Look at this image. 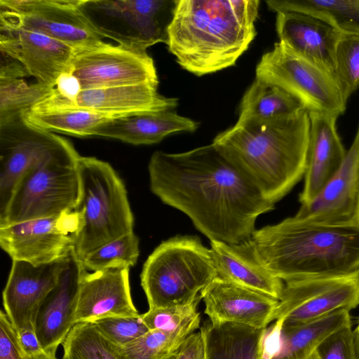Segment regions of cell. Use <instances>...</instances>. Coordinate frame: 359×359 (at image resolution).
I'll list each match as a JSON object with an SVG mask.
<instances>
[{"instance_id":"33","label":"cell","mask_w":359,"mask_h":359,"mask_svg":"<svg viewBox=\"0 0 359 359\" xmlns=\"http://www.w3.org/2000/svg\"><path fill=\"white\" fill-rule=\"evenodd\" d=\"M140 255L139 238L133 231L111 241L88 253L82 260L86 271L129 269Z\"/></svg>"},{"instance_id":"31","label":"cell","mask_w":359,"mask_h":359,"mask_svg":"<svg viewBox=\"0 0 359 359\" xmlns=\"http://www.w3.org/2000/svg\"><path fill=\"white\" fill-rule=\"evenodd\" d=\"M22 118L27 126L37 130L83 137L93 136L97 126L113 118L75 109L48 111L27 110L22 114Z\"/></svg>"},{"instance_id":"28","label":"cell","mask_w":359,"mask_h":359,"mask_svg":"<svg viewBox=\"0 0 359 359\" xmlns=\"http://www.w3.org/2000/svg\"><path fill=\"white\" fill-rule=\"evenodd\" d=\"M302 107L280 86L255 77L243 96L237 123L271 119L291 114Z\"/></svg>"},{"instance_id":"3","label":"cell","mask_w":359,"mask_h":359,"mask_svg":"<svg viewBox=\"0 0 359 359\" xmlns=\"http://www.w3.org/2000/svg\"><path fill=\"white\" fill-rule=\"evenodd\" d=\"M258 0H177L166 45L196 75L235 65L256 36Z\"/></svg>"},{"instance_id":"34","label":"cell","mask_w":359,"mask_h":359,"mask_svg":"<svg viewBox=\"0 0 359 359\" xmlns=\"http://www.w3.org/2000/svg\"><path fill=\"white\" fill-rule=\"evenodd\" d=\"M62 346V359H121L93 323L75 324Z\"/></svg>"},{"instance_id":"38","label":"cell","mask_w":359,"mask_h":359,"mask_svg":"<svg viewBox=\"0 0 359 359\" xmlns=\"http://www.w3.org/2000/svg\"><path fill=\"white\" fill-rule=\"evenodd\" d=\"M316 351L320 359H357L351 325L330 334Z\"/></svg>"},{"instance_id":"17","label":"cell","mask_w":359,"mask_h":359,"mask_svg":"<svg viewBox=\"0 0 359 359\" xmlns=\"http://www.w3.org/2000/svg\"><path fill=\"white\" fill-rule=\"evenodd\" d=\"M212 325L235 323L266 328L276 320L279 300L215 277L201 292Z\"/></svg>"},{"instance_id":"35","label":"cell","mask_w":359,"mask_h":359,"mask_svg":"<svg viewBox=\"0 0 359 359\" xmlns=\"http://www.w3.org/2000/svg\"><path fill=\"white\" fill-rule=\"evenodd\" d=\"M334 76L347 102L359 89V34L341 33L334 52Z\"/></svg>"},{"instance_id":"32","label":"cell","mask_w":359,"mask_h":359,"mask_svg":"<svg viewBox=\"0 0 359 359\" xmlns=\"http://www.w3.org/2000/svg\"><path fill=\"white\" fill-rule=\"evenodd\" d=\"M53 88L22 78H0V126L20 118Z\"/></svg>"},{"instance_id":"2","label":"cell","mask_w":359,"mask_h":359,"mask_svg":"<svg viewBox=\"0 0 359 359\" xmlns=\"http://www.w3.org/2000/svg\"><path fill=\"white\" fill-rule=\"evenodd\" d=\"M310 127L302 107L271 119L236 122L212 142L275 204L304 176Z\"/></svg>"},{"instance_id":"1","label":"cell","mask_w":359,"mask_h":359,"mask_svg":"<svg viewBox=\"0 0 359 359\" xmlns=\"http://www.w3.org/2000/svg\"><path fill=\"white\" fill-rule=\"evenodd\" d=\"M148 171L153 194L187 215L210 241L250 239L257 217L274 209L213 142L181 153L156 151Z\"/></svg>"},{"instance_id":"14","label":"cell","mask_w":359,"mask_h":359,"mask_svg":"<svg viewBox=\"0 0 359 359\" xmlns=\"http://www.w3.org/2000/svg\"><path fill=\"white\" fill-rule=\"evenodd\" d=\"M79 227L74 211L0 227V245L12 260L34 265L66 257L74 249Z\"/></svg>"},{"instance_id":"12","label":"cell","mask_w":359,"mask_h":359,"mask_svg":"<svg viewBox=\"0 0 359 359\" xmlns=\"http://www.w3.org/2000/svg\"><path fill=\"white\" fill-rule=\"evenodd\" d=\"M69 72L81 89L151 84L158 79L154 60L142 50L104 41L76 51Z\"/></svg>"},{"instance_id":"26","label":"cell","mask_w":359,"mask_h":359,"mask_svg":"<svg viewBox=\"0 0 359 359\" xmlns=\"http://www.w3.org/2000/svg\"><path fill=\"white\" fill-rule=\"evenodd\" d=\"M198 123L172 111L145 112L111 118L97 126L93 136L135 145L151 144L179 132H194Z\"/></svg>"},{"instance_id":"20","label":"cell","mask_w":359,"mask_h":359,"mask_svg":"<svg viewBox=\"0 0 359 359\" xmlns=\"http://www.w3.org/2000/svg\"><path fill=\"white\" fill-rule=\"evenodd\" d=\"M129 269H111L83 274L81 280L75 323H94L109 317L140 313L130 292Z\"/></svg>"},{"instance_id":"5","label":"cell","mask_w":359,"mask_h":359,"mask_svg":"<svg viewBox=\"0 0 359 359\" xmlns=\"http://www.w3.org/2000/svg\"><path fill=\"white\" fill-rule=\"evenodd\" d=\"M80 196L74 210L79 218L74 251L88 253L133 231L134 217L126 187L111 165L95 157L79 156Z\"/></svg>"},{"instance_id":"7","label":"cell","mask_w":359,"mask_h":359,"mask_svg":"<svg viewBox=\"0 0 359 359\" xmlns=\"http://www.w3.org/2000/svg\"><path fill=\"white\" fill-rule=\"evenodd\" d=\"M79 156L72 147L30 170L16 187L0 227L74 210L80 196Z\"/></svg>"},{"instance_id":"42","label":"cell","mask_w":359,"mask_h":359,"mask_svg":"<svg viewBox=\"0 0 359 359\" xmlns=\"http://www.w3.org/2000/svg\"><path fill=\"white\" fill-rule=\"evenodd\" d=\"M353 334H354V344H355V347L357 359H359V318H358L357 326H356L355 329L353 330Z\"/></svg>"},{"instance_id":"36","label":"cell","mask_w":359,"mask_h":359,"mask_svg":"<svg viewBox=\"0 0 359 359\" xmlns=\"http://www.w3.org/2000/svg\"><path fill=\"white\" fill-rule=\"evenodd\" d=\"M98 331L112 345L123 346L147 332L149 330L142 314L132 317H109L94 323Z\"/></svg>"},{"instance_id":"27","label":"cell","mask_w":359,"mask_h":359,"mask_svg":"<svg viewBox=\"0 0 359 359\" xmlns=\"http://www.w3.org/2000/svg\"><path fill=\"white\" fill-rule=\"evenodd\" d=\"M206 359H267L268 327L225 323L202 326Z\"/></svg>"},{"instance_id":"6","label":"cell","mask_w":359,"mask_h":359,"mask_svg":"<svg viewBox=\"0 0 359 359\" xmlns=\"http://www.w3.org/2000/svg\"><path fill=\"white\" fill-rule=\"evenodd\" d=\"M215 277L210 249L198 236H176L148 257L140 280L149 309H156L194 302Z\"/></svg>"},{"instance_id":"40","label":"cell","mask_w":359,"mask_h":359,"mask_svg":"<svg viewBox=\"0 0 359 359\" xmlns=\"http://www.w3.org/2000/svg\"><path fill=\"white\" fill-rule=\"evenodd\" d=\"M173 359H206V349L201 328L184 340Z\"/></svg>"},{"instance_id":"44","label":"cell","mask_w":359,"mask_h":359,"mask_svg":"<svg viewBox=\"0 0 359 359\" xmlns=\"http://www.w3.org/2000/svg\"><path fill=\"white\" fill-rule=\"evenodd\" d=\"M305 359H320L316 351H315L313 353H312L310 355L306 357Z\"/></svg>"},{"instance_id":"30","label":"cell","mask_w":359,"mask_h":359,"mask_svg":"<svg viewBox=\"0 0 359 359\" xmlns=\"http://www.w3.org/2000/svg\"><path fill=\"white\" fill-rule=\"evenodd\" d=\"M276 13L297 11L318 17L341 32L359 34V0H269Z\"/></svg>"},{"instance_id":"9","label":"cell","mask_w":359,"mask_h":359,"mask_svg":"<svg viewBox=\"0 0 359 359\" xmlns=\"http://www.w3.org/2000/svg\"><path fill=\"white\" fill-rule=\"evenodd\" d=\"M255 73L256 78L284 89L309 112L339 117L345 111L347 102L334 75L297 55L280 41L262 55Z\"/></svg>"},{"instance_id":"25","label":"cell","mask_w":359,"mask_h":359,"mask_svg":"<svg viewBox=\"0 0 359 359\" xmlns=\"http://www.w3.org/2000/svg\"><path fill=\"white\" fill-rule=\"evenodd\" d=\"M351 325L349 311L346 309L294 327H283L276 320L269 329L268 359H305L330 334Z\"/></svg>"},{"instance_id":"11","label":"cell","mask_w":359,"mask_h":359,"mask_svg":"<svg viewBox=\"0 0 359 359\" xmlns=\"http://www.w3.org/2000/svg\"><path fill=\"white\" fill-rule=\"evenodd\" d=\"M359 305V269L344 275L284 282L276 321L297 326Z\"/></svg>"},{"instance_id":"37","label":"cell","mask_w":359,"mask_h":359,"mask_svg":"<svg viewBox=\"0 0 359 359\" xmlns=\"http://www.w3.org/2000/svg\"><path fill=\"white\" fill-rule=\"evenodd\" d=\"M201 300V297L185 305L149 309L142 314L143 321L149 330H173L200 313L197 307Z\"/></svg>"},{"instance_id":"8","label":"cell","mask_w":359,"mask_h":359,"mask_svg":"<svg viewBox=\"0 0 359 359\" xmlns=\"http://www.w3.org/2000/svg\"><path fill=\"white\" fill-rule=\"evenodd\" d=\"M177 0H80L79 8L95 31L118 45L147 50L168 41Z\"/></svg>"},{"instance_id":"24","label":"cell","mask_w":359,"mask_h":359,"mask_svg":"<svg viewBox=\"0 0 359 359\" xmlns=\"http://www.w3.org/2000/svg\"><path fill=\"white\" fill-rule=\"evenodd\" d=\"M157 88L151 84H137L82 90L75 109L111 118L175 109L177 99L161 95Z\"/></svg>"},{"instance_id":"10","label":"cell","mask_w":359,"mask_h":359,"mask_svg":"<svg viewBox=\"0 0 359 359\" xmlns=\"http://www.w3.org/2000/svg\"><path fill=\"white\" fill-rule=\"evenodd\" d=\"M80 0H0V28L35 32L76 50L102 43L79 8Z\"/></svg>"},{"instance_id":"22","label":"cell","mask_w":359,"mask_h":359,"mask_svg":"<svg viewBox=\"0 0 359 359\" xmlns=\"http://www.w3.org/2000/svg\"><path fill=\"white\" fill-rule=\"evenodd\" d=\"M311 127L304 183L299 201H311L342 163L346 151L337 129L338 116L309 112Z\"/></svg>"},{"instance_id":"18","label":"cell","mask_w":359,"mask_h":359,"mask_svg":"<svg viewBox=\"0 0 359 359\" xmlns=\"http://www.w3.org/2000/svg\"><path fill=\"white\" fill-rule=\"evenodd\" d=\"M1 53L15 60L36 83L54 88L69 72L77 50L46 35L25 29L1 28Z\"/></svg>"},{"instance_id":"29","label":"cell","mask_w":359,"mask_h":359,"mask_svg":"<svg viewBox=\"0 0 359 359\" xmlns=\"http://www.w3.org/2000/svg\"><path fill=\"white\" fill-rule=\"evenodd\" d=\"M200 323L199 313L173 330H149L123 346H113L121 359H173L187 337L201 328Z\"/></svg>"},{"instance_id":"43","label":"cell","mask_w":359,"mask_h":359,"mask_svg":"<svg viewBox=\"0 0 359 359\" xmlns=\"http://www.w3.org/2000/svg\"><path fill=\"white\" fill-rule=\"evenodd\" d=\"M27 359H57V358H56V355L48 353H46L45 351H43L42 353H41L38 355L27 357Z\"/></svg>"},{"instance_id":"23","label":"cell","mask_w":359,"mask_h":359,"mask_svg":"<svg viewBox=\"0 0 359 359\" xmlns=\"http://www.w3.org/2000/svg\"><path fill=\"white\" fill-rule=\"evenodd\" d=\"M251 238L237 244L210 241L217 277L279 300L284 282L259 261Z\"/></svg>"},{"instance_id":"21","label":"cell","mask_w":359,"mask_h":359,"mask_svg":"<svg viewBox=\"0 0 359 359\" xmlns=\"http://www.w3.org/2000/svg\"><path fill=\"white\" fill-rule=\"evenodd\" d=\"M276 27L280 42L334 75V56L341 31L318 17L297 11L278 13Z\"/></svg>"},{"instance_id":"13","label":"cell","mask_w":359,"mask_h":359,"mask_svg":"<svg viewBox=\"0 0 359 359\" xmlns=\"http://www.w3.org/2000/svg\"><path fill=\"white\" fill-rule=\"evenodd\" d=\"M0 219L22 179L49 158L74 147L66 139L27 126L22 116L0 126Z\"/></svg>"},{"instance_id":"41","label":"cell","mask_w":359,"mask_h":359,"mask_svg":"<svg viewBox=\"0 0 359 359\" xmlns=\"http://www.w3.org/2000/svg\"><path fill=\"white\" fill-rule=\"evenodd\" d=\"M19 345L27 357L38 355L44 351L33 329H24L16 332Z\"/></svg>"},{"instance_id":"45","label":"cell","mask_w":359,"mask_h":359,"mask_svg":"<svg viewBox=\"0 0 359 359\" xmlns=\"http://www.w3.org/2000/svg\"><path fill=\"white\" fill-rule=\"evenodd\" d=\"M357 222H358V224H359V194H358Z\"/></svg>"},{"instance_id":"19","label":"cell","mask_w":359,"mask_h":359,"mask_svg":"<svg viewBox=\"0 0 359 359\" xmlns=\"http://www.w3.org/2000/svg\"><path fill=\"white\" fill-rule=\"evenodd\" d=\"M86 271L73 249L56 285L42 303L36 319V333L46 353L56 355L58 346L76 324L79 287Z\"/></svg>"},{"instance_id":"39","label":"cell","mask_w":359,"mask_h":359,"mask_svg":"<svg viewBox=\"0 0 359 359\" xmlns=\"http://www.w3.org/2000/svg\"><path fill=\"white\" fill-rule=\"evenodd\" d=\"M0 359H27L5 312L0 313Z\"/></svg>"},{"instance_id":"15","label":"cell","mask_w":359,"mask_h":359,"mask_svg":"<svg viewBox=\"0 0 359 359\" xmlns=\"http://www.w3.org/2000/svg\"><path fill=\"white\" fill-rule=\"evenodd\" d=\"M68 255L39 265L12 260L2 299L4 312L15 332L24 329L35 330L39 310L56 285Z\"/></svg>"},{"instance_id":"4","label":"cell","mask_w":359,"mask_h":359,"mask_svg":"<svg viewBox=\"0 0 359 359\" xmlns=\"http://www.w3.org/2000/svg\"><path fill=\"white\" fill-rule=\"evenodd\" d=\"M259 261L283 282L359 269V224L329 225L294 215L255 230Z\"/></svg>"},{"instance_id":"16","label":"cell","mask_w":359,"mask_h":359,"mask_svg":"<svg viewBox=\"0 0 359 359\" xmlns=\"http://www.w3.org/2000/svg\"><path fill=\"white\" fill-rule=\"evenodd\" d=\"M358 194L359 124L340 167L317 196L301 205L295 215L323 224H358Z\"/></svg>"}]
</instances>
